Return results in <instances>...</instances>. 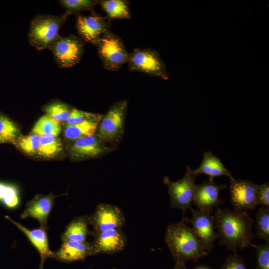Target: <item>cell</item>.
Here are the masks:
<instances>
[{"instance_id":"32","label":"cell","mask_w":269,"mask_h":269,"mask_svg":"<svg viewBox=\"0 0 269 269\" xmlns=\"http://www.w3.org/2000/svg\"><path fill=\"white\" fill-rule=\"evenodd\" d=\"M257 254L256 269H269V243L255 245Z\"/></svg>"},{"instance_id":"22","label":"cell","mask_w":269,"mask_h":269,"mask_svg":"<svg viewBox=\"0 0 269 269\" xmlns=\"http://www.w3.org/2000/svg\"><path fill=\"white\" fill-rule=\"evenodd\" d=\"M102 9L111 19H130L128 2L123 0H105L100 2Z\"/></svg>"},{"instance_id":"12","label":"cell","mask_w":269,"mask_h":269,"mask_svg":"<svg viewBox=\"0 0 269 269\" xmlns=\"http://www.w3.org/2000/svg\"><path fill=\"white\" fill-rule=\"evenodd\" d=\"M112 150L98 134H94L73 141L70 146V157L82 160L106 154Z\"/></svg>"},{"instance_id":"6","label":"cell","mask_w":269,"mask_h":269,"mask_svg":"<svg viewBox=\"0 0 269 269\" xmlns=\"http://www.w3.org/2000/svg\"><path fill=\"white\" fill-rule=\"evenodd\" d=\"M131 71L142 72L168 80L166 66L158 52L150 48H136L129 54L128 61Z\"/></svg>"},{"instance_id":"20","label":"cell","mask_w":269,"mask_h":269,"mask_svg":"<svg viewBox=\"0 0 269 269\" xmlns=\"http://www.w3.org/2000/svg\"><path fill=\"white\" fill-rule=\"evenodd\" d=\"M90 225L89 216H82L75 217L66 226L62 234V241H87V237L92 235V231L88 229Z\"/></svg>"},{"instance_id":"30","label":"cell","mask_w":269,"mask_h":269,"mask_svg":"<svg viewBox=\"0 0 269 269\" xmlns=\"http://www.w3.org/2000/svg\"><path fill=\"white\" fill-rule=\"evenodd\" d=\"M103 115L101 114L87 112L75 108H73L66 121V125L78 124L87 120H100Z\"/></svg>"},{"instance_id":"37","label":"cell","mask_w":269,"mask_h":269,"mask_svg":"<svg viewBox=\"0 0 269 269\" xmlns=\"http://www.w3.org/2000/svg\"><path fill=\"white\" fill-rule=\"evenodd\" d=\"M5 141L4 140L1 138V137L0 136V143L4 142Z\"/></svg>"},{"instance_id":"36","label":"cell","mask_w":269,"mask_h":269,"mask_svg":"<svg viewBox=\"0 0 269 269\" xmlns=\"http://www.w3.org/2000/svg\"><path fill=\"white\" fill-rule=\"evenodd\" d=\"M196 269H210L207 267L202 266V267H198Z\"/></svg>"},{"instance_id":"3","label":"cell","mask_w":269,"mask_h":269,"mask_svg":"<svg viewBox=\"0 0 269 269\" xmlns=\"http://www.w3.org/2000/svg\"><path fill=\"white\" fill-rule=\"evenodd\" d=\"M70 14L66 11L59 15H36L29 26L28 38L30 44L37 50L48 48L60 36L59 30Z\"/></svg>"},{"instance_id":"28","label":"cell","mask_w":269,"mask_h":269,"mask_svg":"<svg viewBox=\"0 0 269 269\" xmlns=\"http://www.w3.org/2000/svg\"><path fill=\"white\" fill-rule=\"evenodd\" d=\"M19 130L9 118L0 114V136L5 142H13L18 137Z\"/></svg>"},{"instance_id":"27","label":"cell","mask_w":269,"mask_h":269,"mask_svg":"<svg viewBox=\"0 0 269 269\" xmlns=\"http://www.w3.org/2000/svg\"><path fill=\"white\" fill-rule=\"evenodd\" d=\"M72 109L64 103L54 102L45 106L43 110L49 116L59 123L67 121Z\"/></svg>"},{"instance_id":"19","label":"cell","mask_w":269,"mask_h":269,"mask_svg":"<svg viewBox=\"0 0 269 269\" xmlns=\"http://www.w3.org/2000/svg\"><path fill=\"white\" fill-rule=\"evenodd\" d=\"M194 171L197 175L205 174L212 178L220 176H226L229 179L233 177L231 172L224 166L221 159L210 151L203 153L201 164Z\"/></svg>"},{"instance_id":"26","label":"cell","mask_w":269,"mask_h":269,"mask_svg":"<svg viewBox=\"0 0 269 269\" xmlns=\"http://www.w3.org/2000/svg\"><path fill=\"white\" fill-rule=\"evenodd\" d=\"M256 234L258 238L269 243V207H260L256 215Z\"/></svg>"},{"instance_id":"35","label":"cell","mask_w":269,"mask_h":269,"mask_svg":"<svg viewBox=\"0 0 269 269\" xmlns=\"http://www.w3.org/2000/svg\"><path fill=\"white\" fill-rule=\"evenodd\" d=\"M173 269H187L185 264H176Z\"/></svg>"},{"instance_id":"15","label":"cell","mask_w":269,"mask_h":269,"mask_svg":"<svg viewBox=\"0 0 269 269\" xmlns=\"http://www.w3.org/2000/svg\"><path fill=\"white\" fill-rule=\"evenodd\" d=\"M76 27L83 40L95 44L100 37L109 31V23L106 17L93 13L90 16L79 15Z\"/></svg>"},{"instance_id":"38","label":"cell","mask_w":269,"mask_h":269,"mask_svg":"<svg viewBox=\"0 0 269 269\" xmlns=\"http://www.w3.org/2000/svg\"><path fill=\"white\" fill-rule=\"evenodd\" d=\"M115 269V268H113V269Z\"/></svg>"},{"instance_id":"1","label":"cell","mask_w":269,"mask_h":269,"mask_svg":"<svg viewBox=\"0 0 269 269\" xmlns=\"http://www.w3.org/2000/svg\"><path fill=\"white\" fill-rule=\"evenodd\" d=\"M214 216L220 245L233 253L237 252L238 249L254 248L255 235L252 229L255 220L247 211L218 207Z\"/></svg>"},{"instance_id":"18","label":"cell","mask_w":269,"mask_h":269,"mask_svg":"<svg viewBox=\"0 0 269 269\" xmlns=\"http://www.w3.org/2000/svg\"><path fill=\"white\" fill-rule=\"evenodd\" d=\"M5 217L23 232L36 249L40 256L39 269H43L45 261L48 258H53V252H52L49 247L46 229L40 226L39 228L30 230L7 216Z\"/></svg>"},{"instance_id":"5","label":"cell","mask_w":269,"mask_h":269,"mask_svg":"<svg viewBox=\"0 0 269 269\" xmlns=\"http://www.w3.org/2000/svg\"><path fill=\"white\" fill-rule=\"evenodd\" d=\"M197 176L194 170L188 165L185 175L178 181H172L167 176L163 177V182L168 187L170 207L181 210L183 218L185 217V213L187 210L191 211L193 209L191 204Z\"/></svg>"},{"instance_id":"11","label":"cell","mask_w":269,"mask_h":269,"mask_svg":"<svg viewBox=\"0 0 269 269\" xmlns=\"http://www.w3.org/2000/svg\"><path fill=\"white\" fill-rule=\"evenodd\" d=\"M230 201L234 209L247 211L254 209L257 205V184L246 180L230 179Z\"/></svg>"},{"instance_id":"24","label":"cell","mask_w":269,"mask_h":269,"mask_svg":"<svg viewBox=\"0 0 269 269\" xmlns=\"http://www.w3.org/2000/svg\"><path fill=\"white\" fill-rule=\"evenodd\" d=\"M60 123L47 115L40 118L34 125L32 132L38 136H58L61 133Z\"/></svg>"},{"instance_id":"8","label":"cell","mask_w":269,"mask_h":269,"mask_svg":"<svg viewBox=\"0 0 269 269\" xmlns=\"http://www.w3.org/2000/svg\"><path fill=\"white\" fill-rule=\"evenodd\" d=\"M128 107L126 100L117 102L103 116L98 134L104 141L115 139L122 134Z\"/></svg>"},{"instance_id":"29","label":"cell","mask_w":269,"mask_h":269,"mask_svg":"<svg viewBox=\"0 0 269 269\" xmlns=\"http://www.w3.org/2000/svg\"><path fill=\"white\" fill-rule=\"evenodd\" d=\"M59 1L66 11L71 13L81 10H92L98 2V1L91 0H62Z\"/></svg>"},{"instance_id":"17","label":"cell","mask_w":269,"mask_h":269,"mask_svg":"<svg viewBox=\"0 0 269 269\" xmlns=\"http://www.w3.org/2000/svg\"><path fill=\"white\" fill-rule=\"evenodd\" d=\"M54 200V196L52 194L36 195L27 203L20 215L21 218H34L39 222L40 226L48 229L47 221L53 207Z\"/></svg>"},{"instance_id":"14","label":"cell","mask_w":269,"mask_h":269,"mask_svg":"<svg viewBox=\"0 0 269 269\" xmlns=\"http://www.w3.org/2000/svg\"><path fill=\"white\" fill-rule=\"evenodd\" d=\"M92 236L94 237L92 244L95 255L116 254L124 250L127 244V239L122 229L92 233Z\"/></svg>"},{"instance_id":"10","label":"cell","mask_w":269,"mask_h":269,"mask_svg":"<svg viewBox=\"0 0 269 269\" xmlns=\"http://www.w3.org/2000/svg\"><path fill=\"white\" fill-rule=\"evenodd\" d=\"M90 225L93 227L92 233L122 229L125 218L122 210L117 206L106 203L98 204L93 214L89 216Z\"/></svg>"},{"instance_id":"9","label":"cell","mask_w":269,"mask_h":269,"mask_svg":"<svg viewBox=\"0 0 269 269\" xmlns=\"http://www.w3.org/2000/svg\"><path fill=\"white\" fill-rule=\"evenodd\" d=\"M191 211V218L184 217L182 219L191 224L193 231L209 254L212 251L214 242L218 239V234L215 231L214 216L212 213L197 209H193Z\"/></svg>"},{"instance_id":"34","label":"cell","mask_w":269,"mask_h":269,"mask_svg":"<svg viewBox=\"0 0 269 269\" xmlns=\"http://www.w3.org/2000/svg\"><path fill=\"white\" fill-rule=\"evenodd\" d=\"M257 205L269 207V182L257 184Z\"/></svg>"},{"instance_id":"31","label":"cell","mask_w":269,"mask_h":269,"mask_svg":"<svg viewBox=\"0 0 269 269\" xmlns=\"http://www.w3.org/2000/svg\"><path fill=\"white\" fill-rule=\"evenodd\" d=\"M18 146L25 153L28 154L37 153L39 145V136L32 134L19 137L17 140Z\"/></svg>"},{"instance_id":"25","label":"cell","mask_w":269,"mask_h":269,"mask_svg":"<svg viewBox=\"0 0 269 269\" xmlns=\"http://www.w3.org/2000/svg\"><path fill=\"white\" fill-rule=\"evenodd\" d=\"M0 203L9 209L16 208L19 204L18 190L16 187L0 182Z\"/></svg>"},{"instance_id":"2","label":"cell","mask_w":269,"mask_h":269,"mask_svg":"<svg viewBox=\"0 0 269 269\" xmlns=\"http://www.w3.org/2000/svg\"><path fill=\"white\" fill-rule=\"evenodd\" d=\"M164 241L176 264L197 262L208 254L192 228L183 219L167 226Z\"/></svg>"},{"instance_id":"23","label":"cell","mask_w":269,"mask_h":269,"mask_svg":"<svg viewBox=\"0 0 269 269\" xmlns=\"http://www.w3.org/2000/svg\"><path fill=\"white\" fill-rule=\"evenodd\" d=\"M39 145L37 154L45 158H53L62 150V143L57 136H39Z\"/></svg>"},{"instance_id":"21","label":"cell","mask_w":269,"mask_h":269,"mask_svg":"<svg viewBox=\"0 0 269 269\" xmlns=\"http://www.w3.org/2000/svg\"><path fill=\"white\" fill-rule=\"evenodd\" d=\"M100 120H91L72 125H66L64 131L65 137L70 141L92 135L96 134Z\"/></svg>"},{"instance_id":"16","label":"cell","mask_w":269,"mask_h":269,"mask_svg":"<svg viewBox=\"0 0 269 269\" xmlns=\"http://www.w3.org/2000/svg\"><path fill=\"white\" fill-rule=\"evenodd\" d=\"M95 253L92 242L66 241H62L60 248L53 252V258L60 262L71 263L83 261Z\"/></svg>"},{"instance_id":"33","label":"cell","mask_w":269,"mask_h":269,"mask_svg":"<svg viewBox=\"0 0 269 269\" xmlns=\"http://www.w3.org/2000/svg\"><path fill=\"white\" fill-rule=\"evenodd\" d=\"M221 269H248V268L243 257L237 252H235L225 260Z\"/></svg>"},{"instance_id":"4","label":"cell","mask_w":269,"mask_h":269,"mask_svg":"<svg viewBox=\"0 0 269 269\" xmlns=\"http://www.w3.org/2000/svg\"><path fill=\"white\" fill-rule=\"evenodd\" d=\"M104 68L117 71L128 62L129 53L122 40L109 30L95 43Z\"/></svg>"},{"instance_id":"13","label":"cell","mask_w":269,"mask_h":269,"mask_svg":"<svg viewBox=\"0 0 269 269\" xmlns=\"http://www.w3.org/2000/svg\"><path fill=\"white\" fill-rule=\"evenodd\" d=\"M226 188L225 184H216L214 178L195 184L193 202L197 209L212 213L214 208L223 203L219 197L220 191Z\"/></svg>"},{"instance_id":"7","label":"cell","mask_w":269,"mask_h":269,"mask_svg":"<svg viewBox=\"0 0 269 269\" xmlns=\"http://www.w3.org/2000/svg\"><path fill=\"white\" fill-rule=\"evenodd\" d=\"M53 58L59 67L71 68L80 61L84 51V44L74 35L66 37L59 36L49 46Z\"/></svg>"}]
</instances>
